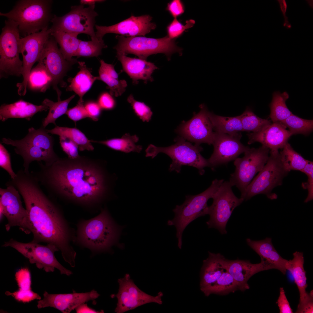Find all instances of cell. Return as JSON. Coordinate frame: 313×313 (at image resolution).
<instances>
[{
	"label": "cell",
	"mask_w": 313,
	"mask_h": 313,
	"mask_svg": "<svg viewBox=\"0 0 313 313\" xmlns=\"http://www.w3.org/2000/svg\"><path fill=\"white\" fill-rule=\"evenodd\" d=\"M33 174L49 196L87 208L97 206L110 191L108 174L99 160L80 156L59 158L49 166L39 162Z\"/></svg>",
	"instance_id": "obj_1"
},
{
	"label": "cell",
	"mask_w": 313,
	"mask_h": 313,
	"mask_svg": "<svg viewBox=\"0 0 313 313\" xmlns=\"http://www.w3.org/2000/svg\"><path fill=\"white\" fill-rule=\"evenodd\" d=\"M10 184L23 199L33 236L31 242L54 245L65 261L74 267L76 253L70 244L73 239L70 229L59 207L44 192L36 177L32 172H21Z\"/></svg>",
	"instance_id": "obj_2"
},
{
	"label": "cell",
	"mask_w": 313,
	"mask_h": 313,
	"mask_svg": "<svg viewBox=\"0 0 313 313\" xmlns=\"http://www.w3.org/2000/svg\"><path fill=\"white\" fill-rule=\"evenodd\" d=\"M120 228L114 223L106 208L95 217L78 224L77 241L92 251L109 250L117 241Z\"/></svg>",
	"instance_id": "obj_3"
},
{
	"label": "cell",
	"mask_w": 313,
	"mask_h": 313,
	"mask_svg": "<svg viewBox=\"0 0 313 313\" xmlns=\"http://www.w3.org/2000/svg\"><path fill=\"white\" fill-rule=\"evenodd\" d=\"M2 143L15 147V153L22 158L24 171L29 172L30 164L33 161H43L49 166L59 158L53 150L54 139L41 125L35 129L31 127L26 136L22 139L12 140L3 138Z\"/></svg>",
	"instance_id": "obj_4"
},
{
	"label": "cell",
	"mask_w": 313,
	"mask_h": 313,
	"mask_svg": "<svg viewBox=\"0 0 313 313\" xmlns=\"http://www.w3.org/2000/svg\"><path fill=\"white\" fill-rule=\"evenodd\" d=\"M52 2L50 0H19L10 12H0V15L17 23L20 34L25 37L48 27L53 17Z\"/></svg>",
	"instance_id": "obj_5"
},
{
	"label": "cell",
	"mask_w": 313,
	"mask_h": 313,
	"mask_svg": "<svg viewBox=\"0 0 313 313\" xmlns=\"http://www.w3.org/2000/svg\"><path fill=\"white\" fill-rule=\"evenodd\" d=\"M224 181L215 179L206 190L196 195L186 196L184 203L181 205H176L173 210L174 217L172 220L168 221L167 224L174 225L176 228L179 249H181L182 235L184 230L196 218L207 214L208 207L207 202L212 198Z\"/></svg>",
	"instance_id": "obj_6"
},
{
	"label": "cell",
	"mask_w": 313,
	"mask_h": 313,
	"mask_svg": "<svg viewBox=\"0 0 313 313\" xmlns=\"http://www.w3.org/2000/svg\"><path fill=\"white\" fill-rule=\"evenodd\" d=\"M203 150L200 145H193L183 138H180L176 139L175 143L167 147H158L150 144L145 150V156L153 158L159 153H164L172 160L169 169L170 172L175 171L179 173L182 166L188 165L197 169L199 174L202 175L205 172L204 168L210 167L208 160L200 153Z\"/></svg>",
	"instance_id": "obj_7"
},
{
	"label": "cell",
	"mask_w": 313,
	"mask_h": 313,
	"mask_svg": "<svg viewBox=\"0 0 313 313\" xmlns=\"http://www.w3.org/2000/svg\"><path fill=\"white\" fill-rule=\"evenodd\" d=\"M116 37L118 43L113 48L116 50L117 54L126 55L131 54L145 60L150 55L159 53L164 54L169 60L173 53L177 52L181 54V49L177 46L174 40L167 35L158 39L140 36L125 37L121 35Z\"/></svg>",
	"instance_id": "obj_8"
},
{
	"label": "cell",
	"mask_w": 313,
	"mask_h": 313,
	"mask_svg": "<svg viewBox=\"0 0 313 313\" xmlns=\"http://www.w3.org/2000/svg\"><path fill=\"white\" fill-rule=\"evenodd\" d=\"M269 152L267 163L247 188L244 200L260 194H264L271 200L277 198L276 194L272 191L274 188L282 185L283 179L288 172L281 163L279 150L270 151Z\"/></svg>",
	"instance_id": "obj_9"
},
{
	"label": "cell",
	"mask_w": 313,
	"mask_h": 313,
	"mask_svg": "<svg viewBox=\"0 0 313 313\" xmlns=\"http://www.w3.org/2000/svg\"><path fill=\"white\" fill-rule=\"evenodd\" d=\"M0 36V77L22 75L23 61L19 54L20 33L17 24L8 19L5 21Z\"/></svg>",
	"instance_id": "obj_10"
},
{
	"label": "cell",
	"mask_w": 313,
	"mask_h": 313,
	"mask_svg": "<svg viewBox=\"0 0 313 313\" xmlns=\"http://www.w3.org/2000/svg\"><path fill=\"white\" fill-rule=\"evenodd\" d=\"M269 152V149L262 145L259 148H250L243 157L234 160L235 169L229 181L240 191V198L243 199L248 186L267 163Z\"/></svg>",
	"instance_id": "obj_11"
},
{
	"label": "cell",
	"mask_w": 313,
	"mask_h": 313,
	"mask_svg": "<svg viewBox=\"0 0 313 313\" xmlns=\"http://www.w3.org/2000/svg\"><path fill=\"white\" fill-rule=\"evenodd\" d=\"M3 246L14 248L28 259L30 263L35 264L37 268L43 269L46 272H53L56 268L61 274L69 276L72 274L71 271L63 266L57 259L54 253L59 250L53 244L43 245L32 242L24 243L11 239L5 242Z\"/></svg>",
	"instance_id": "obj_12"
},
{
	"label": "cell",
	"mask_w": 313,
	"mask_h": 313,
	"mask_svg": "<svg viewBox=\"0 0 313 313\" xmlns=\"http://www.w3.org/2000/svg\"><path fill=\"white\" fill-rule=\"evenodd\" d=\"M232 186L229 181H224L213 196L212 203L208 207L207 214L210 218L206 223L208 228H216L222 234L227 233L226 225L233 210L244 200L235 195Z\"/></svg>",
	"instance_id": "obj_13"
},
{
	"label": "cell",
	"mask_w": 313,
	"mask_h": 313,
	"mask_svg": "<svg viewBox=\"0 0 313 313\" xmlns=\"http://www.w3.org/2000/svg\"><path fill=\"white\" fill-rule=\"evenodd\" d=\"M94 6L84 8L80 4L72 6L70 11L64 16H53L51 22V33L61 31L69 33L85 34L91 38H97L94 30L95 17L98 15Z\"/></svg>",
	"instance_id": "obj_14"
},
{
	"label": "cell",
	"mask_w": 313,
	"mask_h": 313,
	"mask_svg": "<svg viewBox=\"0 0 313 313\" xmlns=\"http://www.w3.org/2000/svg\"><path fill=\"white\" fill-rule=\"evenodd\" d=\"M51 31L48 27L42 30L24 37H20L19 49L23 57V80L18 83V93L20 96L25 95L29 76L32 67L36 62H39L45 44L49 38Z\"/></svg>",
	"instance_id": "obj_15"
},
{
	"label": "cell",
	"mask_w": 313,
	"mask_h": 313,
	"mask_svg": "<svg viewBox=\"0 0 313 313\" xmlns=\"http://www.w3.org/2000/svg\"><path fill=\"white\" fill-rule=\"evenodd\" d=\"M6 188H0V221L3 216L6 218L8 223L6 230L18 226L26 234L31 233L29 227L27 211L23 207L19 191L14 186L6 185Z\"/></svg>",
	"instance_id": "obj_16"
},
{
	"label": "cell",
	"mask_w": 313,
	"mask_h": 313,
	"mask_svg": "<svg viewBox=\"0 0 313 313\" xmlns=\"http://www.w3.org/2000/svg\"><path fill=\"white\" fill-rule=\"evenodd\" d=\"M50 35L45 44L40 59L51 78V85L56 91L58 100L59 101L61 92L58 85L62 87H66V83L63 79L72 65L77 61L69 62L66 60L58 48L57 42Z\"/></svg>",
	"instance_id": "obj_17"
},
{
	"label": "cell",
	"mask_w": 313,
	"mask_h": 313,
	"mask_svg": "<svg viewBox=\"0 0 313 313\" xmlns=\"http://www.w3.org/2000/svg\"><path fill=\"white\" fill-rule=\"evenodd\" d=\"M118 282L119 285L118 292L113 296L116 297L118 300L115 310L116 313H122L149 303H162L163 293L161 292H159L156 296L145 293L135 285L129 274L119 279Z\"/></svg>",
	"instance_id": "obj_18"
},
{
	"label": "cell",
	"mask_w": 313,
	"mask_h": 313,
	"mask_svg": "<svg viewBox=\"0 0 313 313\" xmlns=\"http://www.w3.org/2000/svg\"><path fill=\"white\" fill-rule=\"evenodd\" d=\"M199 107V112L197 113H194L190 120L183 122L176 132L183 138L195 143V144H212L215 133L208 116V111L203 104H201Z\"/></svg>",
	"instance_id": "obj_19"
},
{
	"label": "cell",
	"mask_w": 313,
	"mask_h": 313,
	"mask_svg": "<svg viewBox=\"0 0 313 313\" xmlns=\"http://www.w3.org/2000/svg\"><path fill=\"white\" fill-rule=\"evenodd\" d=\"M214 133L212 144L213 152L208 160L209 167L212 170L234 160L240 154L250 148L241 142V137L234 136L215 132Z\"/></svg>",
	"instance_id": "obj_20"
},
{
	"label": "cell",
	"mask_w": 313,
	"mask_h": 313,
	"mask_svg": "<svg viewBox=\"0 0 313 313\" xmlns=\"http://www.w3.org/2000/svg\"><path fill=\"white\" fill-rule=\"evenodd\" d=\"M152 17L149 15L135 17L131 16L129 18L114 25L108 26L95 25L97 37L102 39L108 33L119 34L127 37L145 36L156 27L155 24L151 22Z\"/></svg>",
	"instance_id": "obj_21"
},
{
	"label": "cell",
	"mask_w": 313,
	"mask_h": 313,
	"mask_svg": "<svg viewBox=\"0 0 313 313\" xmlns=\"http://www.w3.org/2000/svg\"><path fill=\"white\" fill-rule=\"evenodd\" d=\"M100 295L94 290L86 293L50 294L45 291L43 299L37 301L39 309L55 308L63 313H69L84 303L94 300Z\"/></svg>",
	"instance_id": "obj_22"
},
{
	"label": "cell",
	"mask_w": 313,
	"mask_h": 313,
	"mask_svg": "<svg viewBox=\"0 0 313 313\" xmlns=\"http://www.w3.org/2000/svg\"><path fill=\"white\" fill-rule=\"evenodd\" d=\"M280 122H274L256 132L247 134L250 144L259 142L270 150L278 151L282 149L292 135Z\"/></svg>",
	"instance_id": "obj_23"
},
{
	"label": "cell",
	"mask_w": 313,
	"mask_h": 313,
	"mask_svg": "<svg viewBox=\"0 0 313 313\" xmlns=\"http://www.w3.org/2000/svg\"><path fill=\"white\" fill-rule=\"evenodd\" d=\"M261 259V262L256 264H252L248 260L226 259V270L236 281L239 290L243 292L249 289L250 286L248 281L255 274L265 270L276 269L272 265L263 259Z\"/></svg>",
	"instance_id": "obj_24"
},
{
	"label": "cell",
	"mask_w": 313,
	"mask_h": 313,
	"mask_svg": "<svg viewBox=\"0 0 313 313\" xmlns=\"http://www.w3.org/2000/svg\"><path fill=\"white\" fill-rule=\"evenodd\" d=\"M208 257L203 261L200 272V286L205 293L226 270V259L220 253L208 252Z\"/></svg>",
	"instance_id": "obj_25"
},
{
	"label": "cell",
	"mask_w": 313,
	"mask_h": 313,
	"mask_svg": "<svg viewBox=\"0 0 313 313\" xmlns=\"http://www.w3.org/2000/svg\"><path fill=\"white\" fill-rule=\"evenodd\" d=\"M121 62L123 70L132 79L134 84H137L140 80L152 81V74L158 68L153 63L139 58L130 57L123 54H117Z\"/></svg>",
	"instance_id": "obj_26"
},
{
	"label": "cell",
	"mask_w": 313,
	"mask_h": 313,
	"mask_svg": "<svg viewBox=\"0 0 313 313\" xmlns=\"http://www.w3.org/2000/svg\"><path fill=\"white\" fill-rule=\"evenodd\" d=\"M48 109L43 104L36 105L21 99L10 104H2L0 107V120L4 121L9 118H23L29 121L37 112Z\"/></svg>",
	"instance_id": "obj_27"
},
{
	"label": "cell",
	"mask_w": 313,
	"mask_h": 313,
	"mask_svg": "<svg viewBox=\"0 0 313 313\" xmlns=\"http://www.w3.org/2000/svg\"><path fill=\"white\" fill-rule=\"evenodd\" d=\"M248 245L263 259L274 266L276 269L283 274H285L286 264L288 260L283 258L276 250L270 238L263 240H252L249 238L246 240Z\"/></svg>",
	"instance_id": "obj_28"
},
{
	"label": "cell",
	"mask_w": 313,
	"mask_h": 313,
	"mask_svg": "<svg viewBox=\"0 0 313 313\" xmlns=\"http://www.w3.org/2000/svg\"><path fill=\"white\" fill-rule=\"evenodd\" d=\"M292 260L288 261L286 266V270L292 274L295 282L297 285L300 294L299 303L308 301L313 297V291L309 293L306 292L307 286L306 272L303 267L304 259L303 253L296 251L293 254Z\"/></svg>",
	"instance_id": "obj_29"
},
{
	"label": "cell",
	"mask_w": 313,
	"mask_h": 313,
	"mask_svg": "<svg viewBox=\"0 0 313 313\" xmlns=\"http://www.w3.org/2000/svg\"><path fill=\"white\" fill-rule=\"evenodd\" d=\"M80 70L75 76L70 80V84L66 88L67 91H73L79 97L78 103H83V97L90 89L99 77H95L91 74V70L88 68L84 62L78 61Z\"/></svg>",
	"instance_id": "obj_30"
},
{
	"label": "cell",
	"mask_w": 313,
	"mask_h": 313,
	"mask_svg": "<svg viewBox=\"0 0 313 313\" xmlns=\"http://www.w3.org/2000/svg\"><path fill=\"white\" fill-rule=\"evenodd\" d=\"M100 63L99 80L107 85L112 96L116 97L121 96L125 90L127 86L126 81L119 79L118 74L115 70L114 65L106 63L103 60H100Z\"/></svg>",
	"instance_id": "obj_31"
},
{
	"label": "cell",
	"mask_w": 313,
	"mask_h": 313,
	"mask_svg": "<svg viewBox=\"0 0 313 313\" xmlns=\"http://www.w3.org/2000/svg\"><path fill=\"white\" fill-rule=\"evenodd\" d=\"M208 115L214 132L242 137L241 132L243 131L239 115L233 117H223L209 111Z\"/></svg>",
	"instance_id": "obj_32"
},
{
	"label": "cell",
	"mask_w": 313,
	"mask_h": 313,
	"mask_svg": "<svg viewBox=\"0 0 313 313\" xmlns=\"http://www.w3.org/2000/svg\"><path fill=\"white\" fill-rule=\"evenodd\" d=\"M79 34L61 31H55L50 34L59 45L60 50L64 58L68 61L77 60L72 57L75 56L81 41L77 38Z\"/></svg>",
	"instance_id": "obj_33"
},
{
	"label": "cell",
	"mask_w": 313,
	"mask_h": 313,
	"mask_svg": "<svg viewBox=\"0 0 313 313\" xmlns=\"http://www.w3.org/2000/svg\"><path fill=\"white\" fill-rule=\"evenodd\" d=\"M139 140L138 137L136 135H131L129 133H126L121 138L103 141L91 140V142L103 144L114 150L126 153L131 152L140 153L142 149V146L135 144Z\"/></svg>",
	"instance_id": "obj_34"
},
{
	"label": "cell",
	"mask_w": 313,
	"mask_h": 313,
	"mask_svg": "<svg viewBox=\"0 0 313 313\" xmlns=\"http://www.w3.org/2000/svg\"><path fill=\"white\" fill-rule=\"evenodd\" d=\"M48 133L67 137L75 142L81 151L87 150L92 151L94 148L85 134L76 128L60 127L56 125L51 130H46Z\"/></svg>",
	"instance_id": "obj_35"
},
{
	"label": "cell",
	"mask_w": 313,
	"mask_h": 313,
	"mask_svg": "<svg viewBox=\"0 0 313 313\" xmlns=\"http://www.w3.org/2000/svg\"><path fill=\"white\" fill-rule=\"evenodd\" d=\"M51 85V78L40 59L37 65L31 71L28 85L32 90L44 92Z\"/></svg>",
	"instance_id": "obj_36"
},
{
	"label": "cell",
	"mask_w": 313,
	"mask_h": 313,
	"mask_svg": "<svg viewBox=\"0 0 313 313\" xmlns=\"http://www.w3.org/2000/svg\"><path fill=\"white\" fill-rule=\"evenodd\" d=\"M289 98V95L286 92L281 93L279 92L276 91L273 93L270 107V117L273 123L283 121L292 114L285 103Z\"/></svg>",
	"instance_id": "obj_37"
},
{
	"label": "cell",
	"mask_w": 313,
	"mask_h": 313,
	"mask_svg": "<svg viewBox=\"0 0 313 313\" xmlns=\"http://www.w3.org/2000/svg\"><path fill=\"white\" fill-rule=\"evenodd\" d=\"M279 153L280 159L284 167L288 172L291 170L301 171L307 160L295 151L287 142Z\"/></svg>",
	"instance_id": "obj_38"
},
{
	"label": "cell",
	"mask_w": 313,
	"mask_h": 313,
	"mask_svg": "<svg viewBox=\"0 0 313 313\" xmlns=\"http://www.w3.org/2000/svg\"><path fill=\"white\" fill-rule=\"evenodd\" d=\"M75 96V95H73L67 99L57 102H54L48 99H44L42 104L48 106L49 110L47 116L43 119L41 125L44 128L50 123L56 125V120L66 114L69 103Z\"/></svg>",
	"instance_id": "obj_39"
},
{
	"label": "cell",
	"mask_w": 313,
	"mask_h": 313,
	"mask_svg": "<svg viewBox=\"0 0 313 313\" xmlns=\"http://www.w3.org/2000/svg\"><path fill=\"white\" fill-rule=\"evenodd\" d=\"M238 290L236 281L226 270L204 294L207 296L212 294L225 295Z\"/></svg>",
	"instance_id": "obj_40"
},
{
	"label": "cell",
	"mask_w": 313,
	"mask_h": 313,
	"mask_svg": "<svg viewBox=\"0 0 313 313\" xmlns=\"http://www.w3.org/2000/svg\"><path fill=\"white\" fill-rule=\"evenodd\" d=\"M239 117L243 131L256 132L271 123L270 120L258 117L249 107Z\"/></svg>",
	"instance_id": "obj_41"
},
{
	"label": "cell",
	"mask_w": 313,
	"mask_h": 313,
	"mask_svg": "<svg viewBox=\"0 0 313 313\" xmlns=\"http://www.w3.org/2000/svg\"><path fill=\"white\" fill-rule=\"evenodd\" d=\"M286 128H288L292 134H309L313 130V120L304 119L293 114L280 122Z\"/></svg>",
	"instance_id": "obj_42"
},
{
	"label": "cell",
	"mask_w": 313,
	"mask_h": 313,
	"mask_svg": "<svg viewBox=\"0 0 313 313\" xmlns=\"http://www.w3.org/2000/svg\"><path fill=\"white\" fill-rule=\"evenodd\" d=\"M89 41H81L75 55L77 58L81 57H98L101 54L102 50L107 46L102 39L97 38H92Z\"/></svg>",
	"instance_id": "obj_43"
},
{
	"label": "cell",
	"mask_w": 313,
	"mask_h": 313,
	"mask_svg": "<svg viewBox=\"0 0 313 313\" xmlns=\"http://www.w3.org/2000/svg\"><path fill=\"white\" fill-rule=\"evenodd\" d=\"M127 100L136 115L143 121L148 122L151 120L152 112L148 106L143 102L136 100L132 94L128 97Z\"/></svg>",
	"instance_id": "obj_44"
},
{
	"label": "cell",
	"mask_w": 313,
	"mask_h": 313,
	"mask_svg": "<svg viewBox=\"0 0 313 313\" xmlns=\"http://www.w3.org/2000/svg\"><path fill=\"white\" fill-rule=\"evenodd\" d=\"M195 23L193 19L188 20L185 25L174 19L167 27V36L171 39L174 40L181 36L185 30L192 27Z\"/></svg>",
	"instance_id": "obj_45"
},
{
	"label": "cell",
	"mask_w": 313,
	"mask_h": 313,
	"mask_svg": "<svg viewBox=\"0 0 313 313\" xmlns=\"http://www.w3.org/2000/svg\"><path fill=\"white\" fill-rule=\"evenodd\" d=\"M15 276L19 287L18 290L25 292L32 290L31 274L28 268H21L16 272Z\"/></svg>",
	"instance_id": "obj_46"
},
{
	"label": "cell",
	"mask_w": 313,
	"mask_h": 313,
	"mask_svg": "<svg viewBox=\"0 0 313 313\" xmlns=\"http://www.w3.org/2000/svg\"><path fill=\"white\" fill-rule=\"evenodd\" d=\"M305 174L307 177V181L302 183L301 186L304 189L307 190L308 194L304 202L307 203L313 199V162L307 160L306 164L301 171Z\"/></svg>",
	"instance_id": "obj_47"
},
{
	"label": "cell",
	"mask_w": 313,
	"mask_h": 313,
	"mask_svg": "<svg viewBox=\"0 0 313 313\" xmlns=\"http://www.w3.org/2000/svg\"><path fill=\"white\" fill-rule=\"evenodd\" d=\"M59 139L61 147L68 158L74 159L80 156L78 153L79 147L75 142L63 136H59Z\"/></svg>",
	"instance_id": "obj_48"
},
{
	"label": "cell",
	"mask_w": 313,
	"mask_h": 313,
	"mask_svg": "<svg viewBox=\"0 0 313 313\" xmlns=\"http://www.w3.org/2000/svg\"><path fill=\"white\" fill-rule=\"evenodd\" d=\"M0 167L5 170L13 179L16 174L13 171L11 166L10 154L1 144H0Z\"/></svg>",
	"instance_id": "obj_49"
},
{
	"label": "cell",
	"mask_w": 313,
	"mask_h": 313,
	"mask_svg": "<svg viewBox=\"0 0 313 313\" xmlns=\"http://www.w3.org/2000/svg\"><path fill=\"white\" fill-rule=\"evenodd\" d=\"M5 294L6 295L12 296L17 301L24 303H29L35 299L40 300L41 299L38 294L32 290L28 292H21L18 290L13 292L7 291Z\"/></svg>",
	"instance_id": "obj_50"
},
{
	"label": "cell",
	"mask_w": 313,
	"mask_h": 313,
	"mask_svg": "<svg viewBox=\"0 0 313 313\" xmlns=\"http://www.w3.org/2000/svg\"><path fill=\"white\" fill-rule=\"evenodd\" d=\"M65 114L75 123L83 119L89 118L83 103H78L75 106L68 110Z\"/></svg>",
	"instance_id": "obj_51"
},
{
	"label": "cell",
	"mask_w": 313,
	"mask_h": 313,
	"mask_svg": "<svg viewBox=\"0 0 313 313\" xmlns=\"http://www.w3.org/2000/svg\"><path fill=\"white\" fill-rule=\"evenodd\" d=\"M166 10L175 19L184 12L185 8L183 3L181 0H173L168 3Z\"/></svg>",
	"instance_id": "obj_52"
},
{
	"label": "cell",
	"mask_w": 313,
	"mask_h": 313,
	"mask_svg": "<svg viewBox=\"0 0 313 313\" xmlns=\"http://www.w3.org/2000/svg\"><path fill=\"white\" fill-rule=\"evenodd\" d=\"M276 303L279 307L280 313H293L282 287L280 288L279 295Z\"/></svg>",
	"instance_id": "obj_53"
},
{
	"label": "cell",
	"mask_w": 313,
	"mask_h": 313,
	"mask_svg": "<svg viewBox=\"0 0 313 313\" xmlns=\"http://www.w3.org/2000/svg\"><path fill=\"white\" fill-rule=\"evenodd\" d=\"M98 104L102 109L111 110L116 105L115 101L112 96L107 92L102 94L98 100Z\"/></svg>",
	"instance_id": "obj_54"
},
{
	"label": "cell",
	"mask_w": 313,
	"mask_h": 313,
	"mask_svg": "<svg viewBox=\"0 0 313 313\" xmlns=\"http://www.w3.org/2000/svg\"><path fill=\"white\" fill-rule=\"evenodd\" d=\"M89 116V118L94 121L99 120L101 113V108L98 103L94 102H90L84 106Z\"/></svg>",
	"instance_id": "obj_55"
},
{
	"label": "cell",
	"mask_w": 313,
	"mask_h": 313,
	"mask_svg": "<svg viewBox=\"0 0 313 313\" xmlns=\"http://www.w3.org/2000/svg\"><path fill=\"white\" fill-rule=\"evenodd\" d=\"M281 10L284 18L283 26L287 29H290L292 26L288 20V18L286 15L287 6L285 0H278Z\"/></svg>",
	"instance_id": "obj_56"
},
{
	"label": "cell",
	"mask_w": 313,
	"mask_h": 313,
	"mask_svg": "<svg viewBox=\"0 0 313 313\" xmlns=\"http://www.w3.org/2000/svg\"><path fill=\"white\" fill-rule=\"evenodd\" d=\"M75 309L77 313H101L90 308L84 303L79 305Z\"/></svg>",
	"instance_id": "obj_57"
},
{
	"label": "cell",
	"mask_w": 313,
	"mask_h": 313,
	"mask_svg": "<svg viewBox=\"0 0 313 313\" xmlns=\"http://www.w3.org/2000/svg\"><path fill=\"white\" fill-rule=\"evenodd\" d=\"M104 1L101 0H81L80 1V4L84 5H88L89 6H95V4L97 3H100L103 2Z\"/></svg>",
	"instance_id": "obj_58"
},
{
	"label": "cell",
	"mask_w": 313,
	"mask_h": 313,
	"mask_svg": "<svg viewBox=\"0 0 313 313\" xmlns=\"http://www.w3.org/2000/svg\"><path fill=\"white\" fill-rule=\"evenodd\" d=\"M310 1H307V2H308V3L309 4V6L312 8V1H311V3H310Z\"/></svg>",
	"instance_id": "obj_59"
}]
</instances>
